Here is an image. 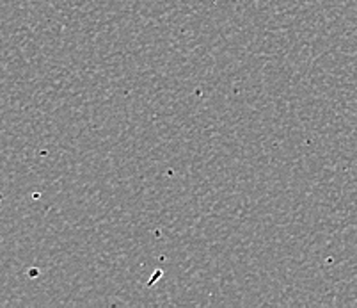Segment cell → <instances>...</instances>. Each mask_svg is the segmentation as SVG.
I'll return each instance as SVG.
<instances>
[{
  "label": "cell",
  "mask_w": 357,
  "mask_h": 308,
  "mask_svg": "<svg viewBox=\"0 0 357 308\" xmlns=\"http://www.w3.org/2000/svg\"><path fill=\"white\" fill-rule=\"evenodd\" d=\"M0 205H2V196H0Z\"/></svg>",
  "instance_id": "1"
}]
</instances>
